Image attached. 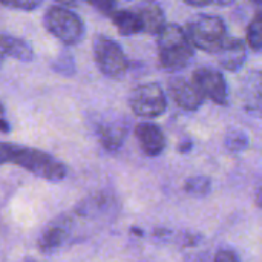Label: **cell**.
Wrapping results in <instances>:
<instances>
[{
    "instance_id": "cell-1",
    "label": "cell",
    "mask_w": 262,
    "mask_h": 262,
    "mask_svg": "<svg viewBox=\"0 0 262 262\" xmlns=\"http://www.w3.org/2000/svg\"><path fill=\"white\" fill-rule=\"evenodd\" d=\"M0 160L3 164L12 163L32 175L43 178L51 183H58L64 180L68 169L66 166L57 160L55 157L26 146H18L12 143H2L0 147Z\"/></svg>"
},
{
    "instance_id": "cell-2",
    "label": "cell",
    "mask_w": 262,
    "mask_h": 262,
    "mask_svg": "<svg viewBox=\"0 0 262 262\" xmlns=\"http://www.w3.org/2000/svg\"><path fill=\"white\" fill-rule=\"evenodd\" d=\"M158 58L166 71L177 72L190 64L195 55V45L186 29L175 23L166 25L158 34Z\"/></svg>"
},
{
    "instance_id": "cell-3",
    "label": "cell",
    "mask_w": 262,
    "mask_h": 262,
    "mask_svg": "<svg viewBox=\"0 0 262 262\" xmlns=\"http://www.w3.org/2000/svg\"><path fill=\"white\" fill-rule=\"evenodd\" d=\"M186 32L196 49L209 54H218L230 38L223 18L210 14L192 17L186 25Z\"/></svg>"
},
{
    "instance_id": "cell-4",
    "label": "cell",
    "mask_w": 262,
    "mask_h": 262,
    "mask_svg": "<svg viewBox=\"0 0 262 262\" xmlns=\"http://www.w3.org/2000/svg\"><path fill=\"white\" fill-rule=\"evenodd\" d=\"M43 25L49 34L64 45H78L86 32L83 20L68 6H51L43 17Z\"/></svg>"
},
{
    "instance_id": "cell-5",
    "label": "cell",
    "mask_w": 262,
    "mask_h": 262,
    "mask_svg": "<svg viewBox=\"0 0 262 262\" xmlns=\"http://www.w3.org/2000/svg\"><path fill=\"white\" fill-rule=\"evenodd\" d=\"M92 54L97 68L106 77L120 78L129 69V60L123 48L109 37L97 35L92 43Z\"/></svg>"
},
{
    "instance_id": "cell-6",
    "label": "cell",
    "mask_w": 262,
    "mask_h": 262,
    "mask_svg": "<svg viewBox=\"0 0 262 262\" xmlns=\"http://www.w3.org/2000/svg\"><path fill=\"white\" fill-rule=\"evenodd\" d=\"M130 111L141 118H157L167 109V97L158 83L137 86L129 97Z\"/></svg>"
},
{
    "instance_id": "cell-7",
    "label": "cell",
    "mask_w": 262,
    "mask_h": 262,
    "mask_svg": "<svg viewBox=\"0 0 262 262\" xmlns=\"http://www.w3.org/2000/svg\"><path fill=\"white\" fill-rule=\"evenodd\" d=\"M192 80L195 81V84L200 88V91L204 94L206 98L221 106L229 104V88L224 75L218 69L201 66L193 72Z\"/></svg>"
},
{
    "instance_id": "cell-8",
    "label": "cell",
    "mask_w": 262,
    "mask_h": 262,
    "mask_svg": "<svg viewBox=\"0 0 262 262\" xmlns=\"http://www.w3.org/2000/svg\"><path fill=\"white\" fill-rule=\"evenodd\" d=\"M167 88H169V94H170L172 100L177 103V106L187 112L198 111L206 100L204 94L200 91V88L195 84L193 80L189 81L183 77H175L169 81Z\"/></svg>"
},
{
    "instance_id": "cell-9",
    "label": "cell",
    "mask_w": 262,
    "mask_h": 262,
    "mask_svg": "<svg viewBox=\"0 0 262 262\" xmlns=\"http://www.w3.org/2000/svg\"><path fill=\"white\" fill-rule=\"evenodd\" d=\"M69 233H71V220L68 216H58L57 220H54L41 232L37 241V247L41 255L55 253L69 238Z\"/></svg>"
},
{
    "instance_id": "cell-10",
    "label": "cell",
    "mask_w": 262,
    "mask_h": 262,
    "mask_svg": "<svg viewBox=\"0 0 262 262\" xmlns=\"http://www.w3.org/2000/svg\"><path fill=\"white\" fill-rule=\"evenodd\" d=\"M127 130H129V121L126 118H111L98 124L97 137L100 144L107 152H117L124 144Z\"/></svg>"
},
{
    "instance_id": "cell-11",
    "label": "cell",
    "mask_w": 262,
    "mask_h": 262,
    "mask_svg": "<svg viewBox=\"0 0 262 262\" xmlns=\"http://www.w3.org/2000/svg\"><path fill=\"white\" fill-rule=\"evenodd\" d=\"M238 98L244 109L249 112L262 111V72H247L238 86Z\"/></svg>"
},
{
    "instance_id": "cell-12",
    "label": "cell",
    "mask_w": 262,
    "mask_h": 262,
    "mask_svg": "<svg viewBox=\"0 0 262 262\" xmlns=\"http://www.w3.org/2000/svg\"><path fill=\"white\" fill-rule=\"evenodd\" d=\"M135 138L138 141L140 149L147 157H158L166 149V137L160 126L154 123H138L135 126Z\"/></svg>"
},
{
    "instance_id": "cell-13",
    "label": "cell",
    "mask_w": 262,
    "mask_h": 262,
    "mask_svg": "<svg viewBox=\"0 0 262 262\" xmlns=\"http://www.w3.org/2000/svg\"><path fill=\"white\" fill-rule=\"evenodd\" d=\"M216 55H218V63L221 64V68L232 71V72L239 71L247 60L246 41L230 37Z\"/></svg>"
},
{
    "instance_id": "cell-14",
    "label": "cell",
    "mask_w": 262,
    "mask_h": 262,
    "mask_svg": "<svg viewBox=\"0 0 262 262\" xmlns=\"http://www.w3.org/2000/svg\"><path fill=\"white\" fill-rule=\"evenodd\" d=\"M138 15L141 17L144 32L147 34H160L166 26V15L161 5L155 0H143L137 8Z\"/></svg>"
},
{
    "instance_id": "cell-15",
    "label": "cell",
    "mask_w": 262,
    "mask_h": 262,
    "mask_svg": "<svg viewBox=\"0 0 262 262\" xmlns=\"http://www.w3.org/2000/svg\"><path fill=\"white\" fill-rule=\"evenodd\" d=\"M109 17H111L114 26L117 28V31L120 32V35L130 37V35L144 32L141 17L138 15L137 11L118 9V11H112V14Z\"/></svg>"
},
{
    "instance_id": "cell-16",
    "label": "cell",
    "mask_w": 262,
    "mask_h": 262,
    "mask_svg": "<svg viewBox=\"0 0 262 262\" xmlns=\"http://www.w3.org/2000/svg\"><path fill=\"white\" fill-rule=\"evenodd\" d=\"M2 55L3 58L11 57L18 61H31L34 58V51L32 46L18 37L3 34L2 35Z\"/></svg>"
},
{
    "instance_id": "cell-17",
    "label": "cell",
    "mask_w": 262,
    "mask_h": 262,
    "mask_svg": "<svg viewBox=\"0 0 262 262\" xmlns=\"http://www.w3.org/2000/svg\"><path fill=\"white\" fill-rule=\"evenodd\" d=\"M224 146L229 152L232 154H239L243 150H246L249 147V137L246 132L239 130V129H230L226 134L224 138Z\"/></svg>"
},
{
    "instance_id": "cell-18",
    "label": "cell",
    "mask_w": 262,
    "mask_h": 262,
    "mask_svg": "<svg viewBox=\"0 0 262 262\" xmlns=\"http://www.w3.org/2000/svg\"><path fill=\"white\" fill-rule=\"evenodd\" d=\"M247 45L256 52L262 51V11L255 14L247 26Z\"/></svg>"
},
{
    "instance_id": "cell-19",
    "label": "cell",
    "mask_w": 262,
    "mask_h": 262,
    "mask_svg": "<svg viewBox=\"0 0 262 262\" xmlns=\"http://www.w3.org/2000/svg\"><path fill=\"white\" fill-rule=\"evenodd\" d=\"M210 187H212V181L209 177L204 175L190 177L184 183V190L192 196H206L210 192Z\"/></svg>"
},
{
    "instance_id": "cell-20",
    "label": "cell",
    "mask_w": 262,
    "mask_h": 262,
    "mask_svg": "<svg viewBox=\"0 0 262 262\" xmlns=\"http://www.w3.org/2000/svg\"><path fill=\"white\" fill-rule=\"evenodd\" d=\"M52 69L58 74L63 75H72L75 72V60L69 52H61L54 61H52Z\"/></svg>"
},
{
    "instance_id": "cell-21",
    "label": "cell",
    "mask_w": 262,
    "mask_h": 262,
    "mask_svg": "<svg viewBox=\"0 0 262 262\" xmlns=\"http://www.w3.org/2000/svg\"><path fill=\"white\" fill-rule=\"evenodd\" d=\"M43 0H2V5L6 8L12 9H20V11H32L37 9L41 5Z\"/></svg>"
},
{
    "instance_id": "cell-22",
    "label": "cell",
    "mask_w": 262,
    "mask_h": 262,
    "mask_svg": "<svg viewBox=\"0 0 262 262\" xmlns=\"http://www.w3.org/2000/svg\"><path fill=\"white\" fill-rule=\"evenodd\" d=\"M91 6H94L95 9H98L101 14H106V15H111L112 11H114V5H115V0H86Z\"/></svg>"
},
{
    "instance_id": "cell-23",
    "label": "cell",
    "mask_w": 262,
    "mask_h": 262,
    "mask_svg": "<svg viewBox=\"0 0 262 262\" xmlns=\"http://www.w3.org/2000/svg\"><path fill=\"white\" fill-rule=\"evenodd\" d=\"M213 259L216 262H238L239 261V256L236 255L235 250L224 249V250H218Z\"/></svg>"
},
{
    "instance_id": "cell-24",
    "label": "cell",
    "mask_w": 262,
    "mask_h": 262,
    "mask_svg": "<svg viewBox=\"0 0 262 262\" xmlns=\"http://www.w3.org/2000/svg\"><path fill=\"white\" fill-rule=\"evenodd\" d=\"M192 147H193V143H192L190 140H183V141L177 146V150H178L180 154H189V152L192 150Z\"/></svg>"
},
{
    "instance_id": "cell-25",
    "label": "cell",
    "mask_w": 262,
    "mask_h": 262,
    "mask_svg": "<svg viewBox=\"0 0 262 262\" xmlns=\"http://www.w3.org/2000/svg\"><path fill=\"white\" fill-rule=\"evenodd\" d=\"M187 5L190 6H198V8H203V6H207L210 3H213L215 0H184Z\"/></svg>"
},
{
    "instance_id": "cell-26",
    "label": "cell",
    "mask_w": 262,
    "mask_h": 262,
    "mask_svg": "<svg viewBox=\"0 0 262 262\" xmlns=\"http://www.w3.org/2000/svg\"><path fill=\"white\" fill-rule=\"evenodd\" d=\"M57 5H61V6H74L77 3V0H54Z\"/></svg>"
},
{
    "instance_id": "cell-27",
    "label": "cell",
    "mask_w": 262,
    "mask_h": 262,
    "mask_svg": "<svg viewBox=\"0 0 262 262\" xmlns=\"http://www.w3.org/2000/svg\"><path fill=\"white\" fill-rule=\"evenodd\" d=\"M9 130V126H8V123H6V118H5V115L2 117V132L3 134H6Z\"/></svg>"
},
{
    "instance_id": "cell-28",
    "label": "cell",
    "mask_w": 262,
    "mask_h": 262,
    "mask_svg": "<svg viewBox=\"0 0 262 262\" xmlns=\"http://www.w3.org/2000/svg\"><path fill=\"white\" fill-rule=\"evenodd\" d=\"M256 204L262 207V189H258V190H256Z\"/></svg>"
},
{
    "instance_id": "cell-29",
    "label": "cell",
    "mask_w": 262,
    "mask_h": 262,
    "mask_svg": "<svg viewBox=\"0 0 262 262\" xmlns=\"http://www.w3.org/2000/svg\"><path fill=\"white\" fill-rule=\"evenodd\" d=\"M215 2H218L220 5H223V6H226V5H229L232 0H215Z\"/></svg>"
},
{
    "instance_id": "cell-30",
    "label": "cell",
    "mask_w": 262,
    "mask_h": 262,
    "mask_svg": "<svg viewBox=\"0 0 262 262\" xmlns=\"http://www.w3.org/2000/svg\"><path fill=\"white\" fill-rule=\"evenodd\" d=\"M252 2H253L255 5H258L259 8H262V0H252Z\"/></svg>"
}]
</instances>
